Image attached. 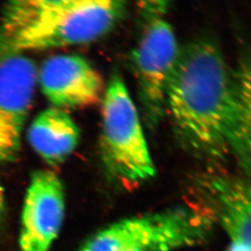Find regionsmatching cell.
<instances>
[{
  "label": "cell",
  "mask_w": 251,
  "mask_h": 251,
  "mask_svg": "<svg viewBox=\"0 0 251 251\" xmlns=\"http://www.w3.org/2000/svg\"><path fill=\"white\" fill-rule=\"evenodd\" d=\"M230 101L231 73L219 46L199 38L180 48L168 87L167 110L182 144L206 158L229 153Z\"/></svg>",
  "instance_id": "6da1fadb"
},
{
  "label": "cell",
  "mask_w": 251,
  "mask_h": 251,
  "mask_svg": "<svg viewBox=\"0 0 251 251\" xmlns=\"http://www.w3.org/2000/svg\"><path fill=\"white\" fill-rule=\"evenodd\" d=\"M215 219L192 206L121 220L101 229L78 251H176L204 242Z\"/></svg>",
  "instance_id": "7a4b0ae2"
},
{
  "label": "cell",
  "mask_w": 251,
  "mask_h": 251,
  "mask_svg": "<svg viewBox=\"0 0 251 251\" xmlns=\"http://www.w3.org/2000/svg\"><path fill=\"white\" fill-rule=\"evenodd\" d=\"M100 153L110 175L126 185L152 179L155 165L125 81L113 73L101 100Z\"/></svg>",
  "instance_id": "3957f363"
},
{
  "label": "cell",
  "mask_w": 251,
  "mask_h": 251,
  "mask_svg": "<svg viewBox=\"0 0 251 251\" xmlns=\"http://www.w3.org/2000/svg\"><path fill=\"white\" fill-rule=\"evenodd\" d=\"M126 6L127 0H69L20 33L6 49L3 59L29 50L95 41L120 23Z\"/></svg>",
  "instance_id": "277c9868"
},
{
  "label": "cell",
  "mask_w": 251,
  "mask_h": 251,
  "mask_svg": "<svg viewBox=\"0 0 251 251\" xmlns=\"http://www.w3.org/2000/svg\"><path fill=\"white\" fill-rule=\"evenodd\" d=\"M131 61L146 123L155 127L167 111V92L180 48L164 17L145 21Z\"/></svg>",
  "instance_id": "5b68a950"
},
{
  "label": "cell",
  "mask_w": 251,
  "mask_h": 251,
  "mask_svg": "<svg viewBox=\"0 0 251 251\" xmlns=\"http://www.w3.org/2000/svg\"><path fill=\"white\" fill-rule=\"evenodd\" d=\"M37 82L35 63L22 54L0 61V163L18 158Z\"/></svg>",
  "instance_id": "8992f818"
},
{
  "label": "cell",
  "mask_w": 251,
  "mask_h": 251,
  "mask_svg": "<svg viewBox=\"0 0 251 251\" xmlns=\"http://www.w3.org/2000/svg\"><path fill=\"white\" fill-rule=\"evenodd\" d=\"M64 212L60 178L52 171L34 172L22 212L20 251H50L63 226Z\"/></svg>",
  "instance_id": "52a82bcc"
},
{
  "label": "cell",
  "mask_w": 251,
  "mask_h": 251,
  "mask_svg": "<svg viewBox=\"0 0 251 251\" xmlns=\"http://www.w3.org/2000/svg\"><path fill=\"white\" fill-rule=\"evenodd\" d=\"M37 82L48 100L61 109L98 104L105 92L102 76L79 55L47 59L37 72Z\"/></svg>",
  "instance_id": "ba28073f"
},
{
  "label": "cell",
  "mask_w": 251,
  "mask_h": 251,
  "mask_svg": "<svg viewBox=\"0 0 251 251\" xmlns=\"http://www.w3.org/2000/svg\"><path fill=\"white\" fill-rule=\"evenodd\" d=\"M212 214L227 238L226 251H251V180L213 175L204 181Z\"/></svg>",
  "instance_id": "9c48e42d"
},
{
  "label": "cell",
  "mask_w": 251,
  "mask_h": 251,
  "mask_svg": "<svg viewBox=\"0 0 251 251\" xmlns=\"http://www.w3.org/2000/svg\"><path fill=\"white\" fill-rule=\"evenodd\" d=\"M228 150L251 177V50L240 54L231 73V101L227 126Z\"/></svg>",
  "instance_id": "30bf717a"
},
{
  "label": "cell",
  "mask_w": 251,
  "mask_h": 251,
  "mask_svg": "<svg viewBox=\"0 0 251 251\" xmlns=\"http://www.w3.org/2000/svg\"><path fill=\"white\" fill-rule=\"evenodd\" d=\"M27 139L48 164L56 166L65 161L75 150L80 139V129L63 109L48 108L30 125Z\"/></svg>",
  "instance_id": "8fae6325"
},
{
  "label": "cell",
  "mask_w": 251,
  "mask_h": 251,
  "mask_svg": "<svg viewBox=\"0 0 251 251\" xmlns=\"http://www.w3.org/2000/svg\"><path fill=\"white\" fill-rule=\"evenodd\" d=\"M69 0H7L0 19V61L6 49L36 19Z\"/></svg>",
  "instance_id": "7c38bea8"
},
{
  "label": "cell",
  "mask_w": 251,
  "mask_h": 251,
  "mask_svg": "<svg viewBox=\"0 0 251 251\" xmlns=\"http://www.w3.org/2000/svg\"><path fill=\"white\" fill-rule=\"evenodd\" d=\"M173 0H139L140 9L145 21L162 18L170 8Z\"/></svg>",
  "instance_id": "4fadbf2b"
},
{
  "label": "cell",
  "mask_w": 251,
  "mask_h": 251,
  "mask_svg": "<svg viewBox=\"0 0 251 251\" xmlns=\"http://www.w3.org/2000/svg\"><path fill=\"white\" fill-rule=\"evenodd\" d=\"M4 211H5V196H4V190L0 183V224L3 219Z\"/></svg>",
  "instance_id": "5bb4252c"
}]
</instances>
